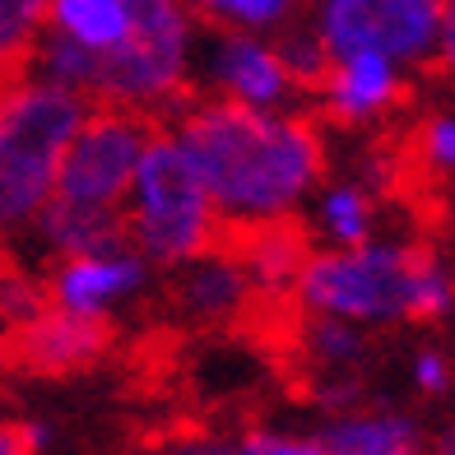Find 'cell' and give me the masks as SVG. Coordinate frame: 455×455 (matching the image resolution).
<instances>
[{"label":"cell","instance_id":"cell-1","mask_svg":"<svg viewBox=\"0 0 455 455\" xmlns=\"http://www.w3.org/2000/svg\"><path fill=\"white\" fill-rule=\"evenodd\" d=\"M172 135L200 172L219 223L233 233L298 223L330 172L325 131L302 108L246 112L214 98H186Z\"/></svg>","mask_w":455,"mask_h":455},{"label":"cell","instance_id":"cell-2","mask_svg":"<svg viewBox=\"0 0 455 455\" xmlns=\"http://www.w3.org/2000/svg\"><path fill=\"white\" fill-rule=\"evenodd\" d=\"M288 302L302 316L344 321L358 330L437 325L455 316V260L423 237L377 233L363 246H312Z\"/></svg>","mask_w":455,"mask_h":455},{"label":"cell","instance_id":"cell-3","mask_svg":"<svg viewBox=\"0 0 455 455\" xmlns=\"http://www.w3.org/2000/svg\"><path fill=\"white\" fill-rule=\"evenodd\" d=\"M149 131L154 121H140L131 112L89 108L66 158H60L52 204L33 223V237L52 260L126 242L121 237V204H126Z\"/></svg>","mask_w":455,"mask_h":455},{"label":"cell","instance_id":"cell-4","mask_svg":"<svg viewBox=\"0 0 455 455\" xmlns=\"http://www.w3.org/2000/svg\"><path fill=\"white\" fill-rule=\"evenodd\" d=\"M89 102L33 75L0 84V242L33 233Z\"/></svg>","mask_w":455,"mask_h":455},{"label":"cell","instance_id":"cell-5","mask_svg":"<svg viewBox=\"0 0 455 455\" xmlns=\"http://www.w3.org/2000/svg\"><path fill=\"white\" fill-rule=\"evenodd\" d=\"M219 233L223 223L214 214V200L186 158L181 140L172 126H154L121 204V237L154 270H181L186 260L219 246Z\"/></svg>","mask_w":455,"mask_h":455},{"label":"cell","instance_id":"cell-6","mask_svg":"<svg viewBox=\"0 0 455 455\" xmlns=\"http://www.w3.org/2000/svg\"><path fill=\"white\" fill-rule=\"evenodd\" d=\"M200 37V19L186 10V0H140L135 33L93 70L89 102L140 121L177 112L196 89Z\"/></svg>","mask_w":455,"mask_h":455},{"label":"cell","instance_id":"cell-7","mask_svg":"<svg viewBox=\"0 0 455 455\" xmlns=\"http://www.w3.org/2000/svg\"><path fill=\"white\" fill-rule=\"evenodd\" d=\"M442 0H307L302 28L316 37L325 56L381 52L404 70L432 66Z\"/></svg>","mask_w":455,"mask_h":455},{"label":"cell","instance_id":"cell-8","mask_svg":"<svg viewBox=\"0 0 455 455\" xmlns=\"http://www.w3.org/2000/svg\"><path fill=\"white\" fill-rule=\"evenodd\" d=\"M196 84L200 98L246 112H293L307 98V84L298 79L279 33L214 28L210 37H200Z\"/></svg>","mask_w":455,"mask_h":455},{"label":"cell","instance_id":"cell-9","mask_svg":"<svg viewBox=\"0 0 455 455\" xmlns=\"http://www.w3.org/2000/svg\"><path fill=\"white\" fill-rule=\"evenodd\" d=\"M154 283V265L144 260L131 242H108L98 251L60 256L52 260V275L43 283V293L52 307L70 312L79 321L108 325L116 316H126L131 307L144 302Z\"/></svg>","mask_w":455,"mask_h":455},{"label":"cell","instance_id":"cell-10","mask_svg":"<svg viewBox=\"0 0 455 455\" xmlns=\"http://www.w3.org/2000/svg\"><path fill=\"white\" fill-rule=\"evenodd\" d=\"M316 112L339 131H377L404 108L409 70L381 52H344L325 56L321 75L312 79Z\"/></svg>","mask_w":455,"mask_h":455},{"label":"cell","instance_id":"cell-11","mask_svg":"<svg viewBox=\"0 0 455 455\" xmlns=\"http://www.w3.org/2000/svg\"><path fill=\"white\" fill-rule=\"evenodd\" d=\"M112 330L98 321H79L60 307H37L33 316L10 325L5 335V358L10 367L28 371V377H75L108 358Z\"/></svg>","mask_w":455,"mask_h":455},{"label":"cell","instance_id":"cell-12","mask_svg":"<svg viewBox=\"0 0 455 455\" xmlns=\"http://www.w3.org/2000/svg\"><path fill=\"white\" fill-rule=\"evenodd\" d=\"M172 302L181 321L196 325H237L251 316V307L260 302L246 265L237 256V246H210L204 256L186 260L172 283Z\"/></svg>","mask_w":455,"mask_h":455},{"label":"cell","instance_id":"cell-13","mask_svg":"<svg viewBox=\"0 0 455 455\" xmlns=\"http://www.w3.org/2000/svg\"><path fill=\"white\" fill-rule=\"evenodd\" d=\"M381 219H386V204L377 181L367 177H330L312 191L302 210V233L312 246H325V251H344V246H363L381 233Z\"/></svg>","mask_w":455,"mask_h":455},{"label":"cell","instance_id":"cell-14","mask_svg":"<svg viewBox=\"0 0 455 455\" xmlns=\"http://www.w3.org/2000/svg\"><path fill=\"white\" fill-rule=\"evenodd\" d=\"M298 354H302V363L312 371V381L330 409L339 413V409L358 404V371L371 354L367 330L344 325V321H325V316H302Z\"/></svg>","mask_w":455,"mask_h":455},{"label":"cell","instance_id":"cell-15","mask_svg":"<svg viewBox=\"0 0 455 455\" xmlns=\"http://www.w3.org/2000/svg\"><path fill=\"white\" fill-rule=\"evenodd\" d=\"M135 5L140 0H47L43 33L75 47L89 60V89H93V70L112 52L126 47V37L135 33ZM89 89H84V102H89Z\"/></svg>","mask_w":455,"mask_h":455},{"label":"cell","instance_id":"cell-16","mask_svg":"<svg viewBox=\"0 0 455 455\" xmlns=\"http://www.w3.org/2000/svg\"><path fill=\"white\" fill-rule=\"evenodd\" d=\"M325 455H423L427 432L413 413L395 404H354L330 413V423L316 432Z\"/></svg>","mask_w":455,"mask_h":455},{"label":"cell","instance_id":"cell-17","mask_svg":"<svg viewBox=\"0 0 455 455\" xmlns=\"http://www.w3.org/2000/svg\"><path fill=\"white\" fill-rule=\"evenodd\" d=\"M312 242L298 223H275V228H256V233H242L237 256L246 265V279H251L256 298H288L298 283V270Z\"/></svg>","mask_w":455,"mask_h":455},{"label":"cell","instance_id":"cell-18","mask_svg":"<svg viewBox=\"0 0 455 455\" xmlns=\"http://www.w3.org/2000/svg\"><path fill=\"white\" fill-rule=\"evenodd\" d=\"M200 24L242 33H288L302 19L307 0H186Z\"/></svg>","mask_w":455,"mask_h":455},{"label":"cell","instance_id":"cell-19","mask_svg":"<svg viewBox=\"0 0 455 455\" xmlns=\"http://www.w3.org/2000/svg\"><path fill=\"white\" fill-rule=\"evenodd\" d=\"M47 28V0H0V84L28 75Z\"/></svg>","mask_w":455,"mask_h":455},{"label":"cell","instance_id":"cell-20","mask_svg":"<svg viewBox=\"0 0 455 455\" xmlns=\"http://www.w3.org/2000/svg\"><path fill=\"white\" fill-rule=\"evenodd\" d=\"M413 158H419L423 172L455 186V98L423 112L419 131H413Z\"/></svg>","mask_w":455,"mask_h":455},{"label":"cell","instance_id":"cell-21","mask_svg":"<svg viewBox=\"0 0 455 455\" xmlns=\"http://www.w3.org/2000/svg\"><path fill=\"white\" fill-rule=\"evenodd\" d=\"M237 455H325L316 432H293V427H251L246 437L233 442Z\"/></svg>","mask_w":455,"mask_h":455},{"label":"cell","instance_id":"cell-22","mask_svg":"<svg viewBox=\"0 0 455 455\" xmlns=\"http://www.w3.org/2000/svg\"><path fill=\"white\" fill-rule=\"evenodd\" d=\"M409 386L419 390V395H427V400L446 395V390L455 386V363H451L446 348H437V344H419V348H413V358H409Z\"/></svg>","mask_w":455,"mask_h":455},{"label":"cell","instance_id":"cell-23","mask_svg":"<svg viewBox=\"0 0 455 455\" xmlns=\"http://www.w3.org/2000/svg\"><path fill=\"white\" fill-rule=\"evenodd\" d=\"M37 307H47V293L43 283L24 270H10V265H0V321L5 325H19L24 316H33Z\"/></svg>","mask_w":455,"mask_h":455},{"label":"cell","instance_id":"cell-24","mask_svg":"<svg viewBox=\"0 0 455 455\" xmlns=\"http://www.w3.org/2000/svg\"><path fill=\"white\" fill-rule=\"evenodd\" d=\"M52 432L43 423H14V419H0V455H37L47 446Z\"/></svg>","mask_w":455,"mask_h":455},{"label":"cell","instance_id":"cell-25","mask_svg":"<svg viewBox=\"0 0 455 455\" xmlns=\"http://www.w3.org/2000/svg\"><path fill=\"white\" fill-rule=\"evenodd\" d=\"M432 66L455 79V0L437 5V33H432Z\"/></svg>","mask_w":455,"mask_h":455},{"label":"cell","instance_id":"cell-26","mask_svg":"<svg viewBox=\"0 0 455 455\" xmlns=\"http://www.w3.org/2000/svg\"><path fill=\"white\" fill-rule=\"evenodd\" d=\"M154 455H237L233 442L219 437V432H181V437H168Z\"/></svg>","mask_w":455,"mask_h":455},{"label":"cell","instance_id":"cell-27","mask_svg":"<svg viewBox=\"0 0 455 455\" xmlns=\"http://www.w3.org/2000/svg\"><path fill=\"white\" fill-rule=\"evenodd\" d=\"M423 455H455V423H446L437 437H427V451Z\"/></svg>","mask_w":455,"mask_h":455},{"label":"cell","instance_id":"cell-28","mask_svg":"<svg viewBox=\"0 0 455 455\" xmlns=\"http://www.w3.org/2000/svg\"><path fill=\"white\" fill-rule=\"evenodd\" d=\"M451 246H455V214H451Z\"/></svg>","mask_w":455,"mask_h":455}]
</instances>
